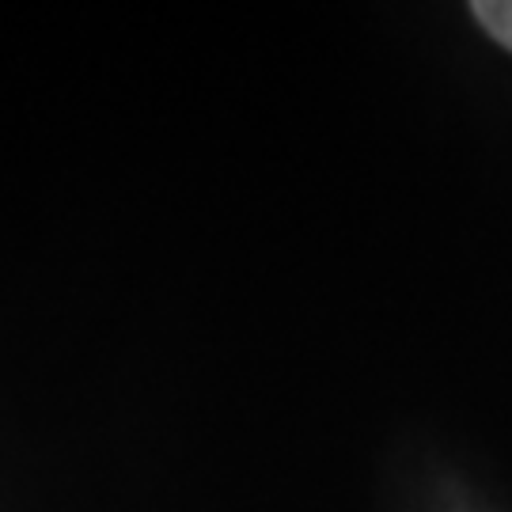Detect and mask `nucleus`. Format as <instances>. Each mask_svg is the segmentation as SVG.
<instances>
[{"label":"nucleus","instance_id":"obj_1","mask_svg":"<svg viewBox=\"0 0 512 512\" xmlns=\"http://www.w3.org/2000/svg\"><path fill=\"white\" fill-rule=\"evenodd\" d=\"M471 12L490 31V38L512 50V0H478V4H471Z\"/></svg>","mask_w":512,"mask_h":512}]
</instances>
